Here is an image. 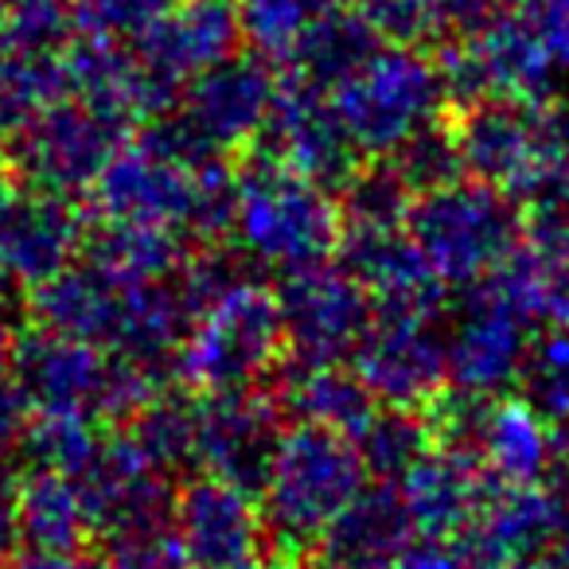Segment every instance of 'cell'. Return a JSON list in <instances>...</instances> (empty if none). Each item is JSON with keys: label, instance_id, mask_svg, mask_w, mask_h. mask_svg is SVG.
Here are the masks:
<instances>
[{"label": "cell", "instance_id": "cell-1", "mask_svg": "<svg viewBox=\"0 0 569 569\" xmlns=\"http://www.w3.org/2000/svg\"><path fill=\"white\" fill-rule=\"evenodd\" d=\"M465 176L503 191L522 214L569 207V106L483 98L449 121Z\"/></svg>", "mask_w": 569, "mask_h": 569}, {"label": "cell", "instance_id": "cell-2", "mask_svg": "<svg viewBox=\"0 0 569 569\" xmlns=\"http://www.w3.org/2000/svg\"><path fill=\"white\" fill-rule=\"evenodd\" d=\"M367 483V468L356 441L317 421H293L258 488L261 522L269 553L277 558H312L328 522L356 499Z\"/></svg>", "mask_w": 569, "mask_h": 569}, {"label": "cell", "instance_id": "cell-3", "mask_svg": "<svg viewBox=\"0 0 569 569\" xmlns=\"http://www.w3.org/2000/svg\"><path fill=\"white\" fill-rule=\"evenodd\" d=\"M340 203L317 180L250 144L234 157V246L269 269L328 261L340 246Z\"/></svg>", "mask_w": 569, "mask_h": 569}, {"label": "cell", "instance_id": "cell-4", "mask_svg": "<svg viewBox=\"0 0 569 569\" xmlns=\"http://www.w3.org/2000/svg\"><path fill=\"white\" fill-rule=\"evenodd\" d=\"M9 379L36 413H79L98 426H126L157 390L168 387L152 367L43 325L17 332Z\"/></svg>", "mask_w": 569, "mask_h": 569}, {"label": "cell", "instance_id": "cell-5", "mask_svg": "<svg viewBox=\"0 0 569 569\" xmlns=\"http://www.w3.org/2000/svg\"><path fill=\"white\" fill-rule=\"evenodd\" d=\"M284 363L281 312L269 284L238 277L191 312L172 359V382L191 395L258 387Z\"/></svg>", "mask_w": 569, "mask_h": 569}, {"label": "cell", "instance_id": "cell-6", "mask_svg": "<svg viewBox=\"0 0 569 569\" xmlns=\"http://www.w3.org/2000/svg\"><path fill=\"white\" fill-rule=\"evenodd\" d=\"M343 133L359 157H390L421 129L437 126L449 102L437 56L410 43L375 48L351 74L328 87Z\"/></svg>", "mask_w": 569, "mask_h": 569}, {"label": "cell", "instance_id": "cell-7", "mask_svg": "<svg viewBox=\"0 0 569 569\" xmlns=\"http://www.w3.org/2000/svg\"><path fill=\"white\" fill-rule=\"evenodd\" d=\"M406 230L441 284H476L522 238V211L491 183L457 176V180L413 196Z\"/></svg>", "mask_w": 569, "mask_h": 569}, {"label": "cell", "instance_id": "cell-8", "mask_svg": "<svg viewBox=\"0 0 569 569\" xmlns=\"http://www.w3.org/2000/svg\"><path fill=\"white\" fill-rule=\"evenodd\" d=\"M277 82L281 79L273 74V63L234 51L188 79V90L176 98V110L152 118L149 126L191 164L230 160L261 137Z\"/></svg>", "mask_w": 569, "mask_h": 569}, {"label": "cell", "instance_id": "cell-9", "mask_svg": "<svg viewBox=\"0 0 569 569\" xmlns=\"http://www.w3.org/2000/svg\"><path fill=\"white\" fill-rule=\"evenodd\" d=\"M126 137H133L126 126L98 113L82 98L63 94L43 110H36L9 137L0 157H4L17 183L74 199L94 188L98 172L121 149Z\"/></svg>", "mask_w": 569, "mask_h": 569}, {"label": "cell", "instance_id": "cell-10", "mask_svg": "<svg viewBox=\"0 0 569 569\" xmlns=\"http://www.w3.org/2000/svg\"><path fill=\"white\" fill-rule=\"evenodd\" d=\"M203 172L207 164L183 160L172 144L141 126V133L121 141V149L98 172L94 188L87 191L90 214L102 222H137L196 234Z\"/></svg>", "mask_w": 569, "mask_h": 569}, {"label": "cell", "instance_id": "cell-11", "mask_svg": "<svg viewBox=\"0 0 569 569\" xmlns=\"http://www.w3.org/2000/svg\"><path fill=\"white\" fill-rule=\"evenodd\" d=\"M351 371L382 406L429 410L449 390L441 305H375Z\"/></svg>", "mask_w": 569, "mask_h": 569}, {"label": "cell", "instance_id": "cell-12", "mask_svg": "<svg viewBox=\"0 0 569 569\" xmlns=\"http://www.w3.org/2000/svg\"><path fill=\"white\" fill-rule=\"evenodd\" d=\"M538 320L496 273L468 284L465 301L445 317V371L449 390L491 398L515 387Z\"/></svg>", "mask_w": 569, "mask_h": 569}, {"label": "cell", "instance_id": "cell-13", "mask_svg": "<svg viewBox=\"0 0 569 569\" xmlns=\"http://www.w3.org/2000/svg\"><path fill=\"white\" fill-rule=\"evenodd\" d=\"M281 312L284 363L317 367L343 363L356 351L375 301L343 266L312 261L301 269H284L273 289Z\"/></svg>", "mask_w": 569, "mask_h": 569}, {"label": "cell", "instance_id": "cell-14", "mask_svg": "<svg viewBox=\"0 0 569 569\" xmlns=\"http://www.w3.org/2000/svg\"><path fill=\"white\" fill-rule=\"evenodd\" d=\"M281 429L284 406L266 382L207 390L196 398V472L219 476L258 496Z\"/></svg>", "mask_w": 569, "mask_h": 569}, {"label": "cell", "instance_id": "cell-15", "mask_svg": "<svg viewBox=\"0 0 569 569\" xmlns=\"http://www.w3.org/2000/svg\"><path fill=\"white\" fill-rule=\"evenodd\" d=\"M172 527L191 569H261L269 561L258 496L219 476L196 472L176 488Z\"/></svg>", "mask_w": 569, "mask_h": 569}, {"label": "cell", "instance_id": "cell-16", "mask_svg": "<svg viewBox=\"0 0 569 569\" xmlns=\"http://www.w3.org/2000/svg\"><path fill=\"white\" fill-rule=\"evenodd\" d=\"M253 144L266 149L269 157L284 160L293 172L317 180L332 196L363 164V157L351 144V137L343 133L340 118L328 102V90L301 79V74H289V79L277 82L266 129Z\"/></svg>", "mask_w": 569, "mask_h": 569}, {"label": "cell", "instance_id": "cell-17", "mask_svg": "<svg viewBox=\"0 0 569 569\" xmlns=\"http://www.w3.org/2000/svg\"><path fill=\"white\" fill-rule=\"evenodd\" d=\"M87 219L71 199L28 183H0V277L4 284H40L82 250Z\"/></svg>", "mask_w": 569, "mask_h": 569}, {"label": "cell", "instance_id": "cell-18", "mask_svg": "<svg viewBox=\"0 0 569 569\" xmlns=\"http://www.w3.org/2000/svg\"><path fill=\"white\" fill-rule=\"evenodd\" d=\"M569 535V503L542 483H491L476 519L457 538L476 569H507L553 550Z\"/></svg>", "mask_w": 569, "mask_h": 569}, {"label": "cell", "instance_id": "cell-19", "mask_svg": "<svg viewBox=\"0 0 569 569\" xmlns=\"http://www.w3.org/2000/svg\"><path fill=\"white\" fill-rule=\"evenodd\" d=\"M67 63V94L82 98L98 113L126 126L129 133L144 121L160 118L176 106L180 90L168 87L157 71L141 59V51L129 43L82 40L74 48H63Z\"/></svg>", "mask_w": 569, "mask_h": 569}, {"label": "cell", "instance_id": "cell-20", "mask_svg": "<svg viewBox=\"0 0 569 569\" xmlns=\"http://www.w3.org/2000/svg\"><path fill=\"white\" fill-rule=\"evenodd\" d=\"M74 483L82 491L94 538L172 515L176 480L152 468L118 426L106 429L94 460L74 476Z\"/></svg>", "mask_w": 569, "mask_h": 569}, {"label": "cell", "instance_id": "cell-21", "mask_svg": "<svg viewBox=\"0 0 569 569\" xmlns=\"http://www.w3.org/2000/svg\"><path fill=\"white\" fill-rule=\"evenodd\" d=\"M491 483L496 480L483 472L480 457L468 445L433 441L426 457L398 480V491H402V503L410 511L418 538L457 542L488 499Z\"/></svg>", "mask_w": 569, "mask_h": 569}, {"label": "cell", "instance_id": "cell-22", "mask_svg": "<svg viewBox=\"0 0 569 569\" xmlns=\"http://www.w3.org/2000/svg\"><path fill=\"white\" fill-rule=\"evenodd\" d=\"M238 43L242 32L234 0H172L157 28L133 48L168 87L183 90V82L199 71L234 56Z\"/></svg>", "mask_w": 569, "mask_h": 569}, {"label": "cell", "instance_id": "cell-23", "mask_svg": "<svg viewBox=\"0 0 569 569\" xmlns=\"http://www.w3.org/2000/svg\"><path fill=\"white\" fill-rule=\"evenodd\" d=\"M413 538L418 530L398 483L379 480L356 491V499L328 522L312 553L320 569H390Z\"/></svg>", "mask_w": 569, "mask_h": 569}, {"label": "cell", "instance_id": "cell-24", "mask_svg": "<svg viewBox=\"0 0 569 569\" xmlns=\"http://www.w3.org/2000/svg\"><path fill=\"white\" fill-rule=\"evenodd\" d=\"M340 266L367 289L375 305H441L445 284L402 227H343Z\"/></svg>", "mask_w": 569, "mask_h": 569}, {"label": "cell", "instance_id": "cell-25", "mask_svg": "<svg viewBox=\"0 0 569 569\" xmlns=\"http://www.w3.org/2000/svg\"><path fill=\"white\" fill-rule=\"evenodd\" d=\"M94 538L82 491L71 476L32 468L17 480V546L40 558L74 561Z\"/></svg>", "mask_w": 569, "mask_h": 569}, {"label": "cell", "instance_id": "cell-26", "mask_svg": "<svg viewBox=\"0 0 569 569\" xmlns=\"http://www.w3.org/2000/svg\"><path fill=\"white\" fill-rule=\"evenodd\" d=\"M79 258L113 284H152L172 281L191 258V246L183 242L180 230L94 219V227L82 234Z\"/></svg>", "mask_w": 569, "mask_h": 569}, {"label": "cell", "instance_id": "cell-27", "mask_svg": "<svg viewBox=\"0 0 569 569\" xmlns=\"http://www.w3.org/2000/svg\"><path fill=\"white\" fill-rule=\"evenodd\" d=\"M273 395L281 398L289 418L317 421V426H328L348 437H356L379 406L371 390L363 387V379L343 363H284V371H277Z\"/></svg>", "mask_w": 569, "mask_h": 569}, {"label": "cell", "instance_id": "cell-28", "mask_svg": "<svg viewBox=\"0 0 569 569\" xmlns=\"http://www.w3.org/2000/svg\"><path fill=\"white\" fill-rule=\"evenodd\" d=\"M129 441L141 449V457L164 476H180L183 468H196V398L180 390H157L126 426H118Z\"/></svg>", "mask_w": 569, "mask_h": 569}, {"label": "cell", "instance_id": "cell-29", "mask_svg": "<svg viewBox=\"0 0 569 569\" xmlns=\"http://www.w3.org/2000/svg\"><path fill=\"white\" fill-rule=\"evenodd\" d=\"M356 449L363 457L367 476L375 480L398 483L437 441L433 421L426 410H410V406H375V413L367 418V426L359 429Z\"/></svg>", "mask_w": 569, "mask_h": 569}, {"label": "cell", "instance_id": "cell-30", "mask_svg": "<svg viewBox=\"0 0 569 569\" xmlns=\"http://www.w3.org/2000/svg\"><path fill=\"white\" fill-rule=\"evenodd\" d=\"M67 94L63 51L0 48V149L36 110Z\"/></svg>", "mask_w": 569, "mask_h": 569}, {"label": "cell", "instance_id": "cell-31", "mask_svg": "<svg viewBox=\"0 0 569 569\" xmlns=\"http://www.w3.org/2000/svg\"><path fill=\"white\" fill-rule=\"evenodd\" d=\"M379 36L363 24V17L351 9H343V0L332 12L312 24V32L305 36V43L293 56V74L317 82V87H336L343 74H351L375 48H379Z\"/></svg>", "mask_w": 569, "mask_h": 569}, {"label": "cell", "instance_id": "cell-32", "mask_svg": "<svg viewBox=\"0 0 569 569\" xmlns=\"http://www.w3.org/2000/svg\"><path fill=\"white\" fill-rule=\"evenodd\" d=\"M340 0H234L238 32L266 63H293L297 48Z\"/></svg>", "mask_w": 569, "mask_h": 569}, {"label": "cell", "instance_id": "cell-33", "mask_svg": "<svg viewBox=\"0 0 569 569\" xmlns=\"http://www.w3.org/2000/svg\"><path fill=\"white\" fill-rule=\"evenodd\" d=\"M515 387L550 426L569 421V325H546L530 336Z\"/></svg>", "mask_w": 569, "mask_h": 569}, {"label": "cell", "instance_id": "cell-34", "mask_svg": "<svg viewBox=\"0 0 569 569\" xmlns=\"http://www.w3.org/2000/svg\"><path fill=\"white\" fill-rule=\"evenodd\" d=\"M106 429L110 426H98V421L79 418V413H36L17 452L32 468L63 472L74 480L94 460Z\"/></svg>", "mask_w": 569, "mask_h": 569}, {"label": "cell", "instance_id": "cell-35", "mask_svg": "<svg viewBox=\"0 0 569 569\" xmlns=\"http://www.w3.org/2000/svg\"><path fill=\"white\" fill-rule=\"evenodd\" d=\"M336 203L343 227H402L413 191L387 157H375V164H359L356 176L336 191Z\"/></svg>", "mask_w": 569, "mask_h": 569}, {"label": "cell", "instance_id": "cell-36", "mask_svg": "<svg viewBox=\"0 0 569 569\" xmlns=\"http://www.w3.org/2000/svg\"><path fill=\"white\" fill-rule=\"evenodd\" d=\"M172 0H71V28L82 40L141 43Z\"/></svg>", "mask_w": 569, "mask_h": 569}, {"label": "cell", "instance_id": "cell-37", "mask_svg": "<svg viewBox=\"0 0 569 569\" xmlns=\"http://www.w3.org/2000/svg\"><path fill=\"white\" fill-rule=\"evenodd\" d=\"M343 4L359 12L363 24L387 43L421 48V43L449 36L445 0H343Z\"/></svg>", "mask_w": 569, "mask_h": 569}, {"label": "cell", "instance_id": "cell-38", "mask_svg": "<svg viewBox=\"0 0 569 569\" xmlns=\"http://www.w3.org/2000/svg\"><path fill=\"white\" fill-rule=\"evenodd\" d=\"M102 558L113 569H191L188 558H183L180 535L172 527V515L106 535Z\"/></svg>", "mask_w": 569, "mask_h": 569}, {"label": "cell", "instance_id": "cell-39", "mask_svg": "<svg viewBox=\"0 0 569 569\" xmlns=\"http://www.w3.org/2000/svg\"><path fill=\"white\" fill-rule=\"evenodd\" d=\"M390 164H395V172L406 180V188L413 191V196H421V191L429 188H441V183L457 180V176H465V168H460V157H457V141H452V129L449 126H429L421 129L418 137H410V141L402 144V149L390 152Z\"/></svg>", "mask_w": 569, "mask_h": 569}, {"label": "cell", "instance_id": "cell-40", "mask_svg": "<svg viewBox=\"0 0 569 569\" xmlns=\"http://www.w3.org/2000/svg\"><path fill=\"white\" fill-rule=\"evenodd\" d=\"M71 32V0H4L0 48L63 51Z\"/></svg>", "mask_w": 569, "mask_h": 569}, {"label": "cell", "instance_id": "cell-41", "mask_svg": "<svg viewBox=\"0 0 569 569\" xmlns=\"http://www.w3.org/2000/svg\"><path fill=\"white\" fill-rule=\"evenodd\" d=\"M530 32L538 36L553 71H569V0H535L522 9Z\"/></svg>", "mask_w": 569, "mask_h": 569}, {"label": "cell", "instance_id": "cell-42", "mask_svg": "<svg viewBox=\"0 0 569 569\" xmlns=\"http://www.w3.org/2000/svg\"><path fill=\"white\" fill-rule=\"evenodd\" d=\"M32 418H36L32 402L20 395L17 382L12 379L0 382V460L12 457V452L20 449V441H24Z\"/></svg>", "mask_w": 569, "mask_h": 569}, {"label": "cell", "instance_id": "cell-43", "mask_svg": "<svg viewBox=\"0 0 569 569\" xmlns=\"http://www.w3.org/2000/svg\"><path fill=\"white\" fill-rule=\"evenodd\" d=\"M535 0H445V17H449V32H472L483 20L503 17V12H522L530 9Z\"/></svg>", "mask_w": 569, "mask_h": 569}, {"label": "cell", "instance_id": "cell-44", "mask_svg": "<svg viewBox=\"0 0 569 569\" xmlns=\"http://www.w3.org/2000/svg\"><path fill=\"white\" fill-rule=\"evenodd\" d=\"M390 569H476V566L465 558V550H460L457 542H441V538H421V542L406 546V553Z\"/></svg>", "mask_w": 569, "mask_h": 569}, {"label": "cell", "instance_id": "cell-45", "mask_svg": "<svg viewBox=\"0 0 569 569\" xmlns=\"http://www.w3.org/2000/svg\"><path fill=\"white\" fill-rule=\"evenodd\" d=\"M79 561V558H74ZM74 561H63V558H40V553H17L12 550L9 558H0V569H74Z\"/></svg>", "mask_w": 569, "mask_h": 569}, {"label": "cell", "instance_id": "cell-46", "mask_svg": "<svg viewBox=\"0 0 569 569\" xmlns=\"http://www.w3.org/2000/svg\"><path fill=\"white\" fill-rule=\"evenodd\" d=\"M12 348H17V328H12L9 312L0 305V382L9 379V371H12Z\"/></svg>", "mask_w": 569, "mask_h": 569}, {"label": "cell", "instance_id": "cell-47", "mask_svg": "<svg viewBox=\"0 0 569 569\" xmlns=\"http://www.w3.org/2000/svg\"><path fill=\"white\" fill-rule=\"evenodd\" d=\"M74 569H113V566L98 553V558H90V561H74Z\"/></svg>", "mask_w": 569, "mask_h": 569}, {"label": "cell", "instance_id": "cell-48", "mask_svg": "<svg viewBox=\"0 0 569 569\" xmlns=\"http://www.w3.org/2000/svg\"><path fill=\"white\" fill-rule=\"evenodd\" d=\"M0 28H4V0H0Z\"/></svg>", "mask_w": 569, "mask_h": 569}, {"label": "cell", "instance_id": "cell-49", "mask_svg": "<svg viewBox=\"0 0 569 569\" xmlns=\"http://www.w3.org/2000/svg\"><path fill=\"white\" fill-rule=\"evenodd\" d=\"M0 289H4V277H0Z\"/></svg>", "mask_w": 569, "mask_h": 569}]
</instances>
